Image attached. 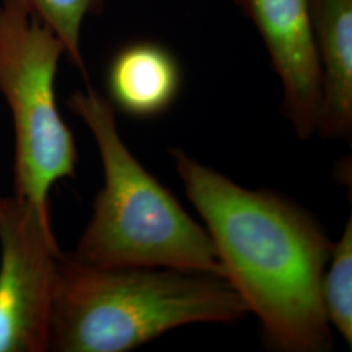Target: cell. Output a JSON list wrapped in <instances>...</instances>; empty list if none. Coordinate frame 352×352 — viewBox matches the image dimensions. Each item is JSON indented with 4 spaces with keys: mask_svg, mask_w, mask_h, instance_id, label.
I'll return each instance as SVG.
<instances>
[{
    "mask_svg": "<svg viewBox=\"0 0 352 352\" xmlns=\"http://www.w3.org/2000/svg\"><path fill=\"white\" fill-rule=\"evenodd\" d=\"M170 154L227 282L258 317L267 342L280 351L331 350L321 280L334 243L324 227L282 195L244 188L182 149Z\"/></svg>",
    "mask_w": 352,
    "mask_h": 352,
    "instance_id": "6da1fadb",
    "label": "cell"
},
{
    "mask_svg": "<svg viewBox=\"0 0 352 352\" xmlns=\"http://www.w3.org/2000/svg\"><path fill=\"white\" fill-rule=\"evenodd\" d=\"M321 67L322 103L317 132L351 142L352 0H309Z\"/></svg>",
    "mask_w": 352,
    "mask_h": 352,
    "instance_id": "52a82bcc",
    "label": "cell"
},
{
    "mask_svg": "<svg viewBox=\"0 0 352 352\" xmlns=\"http://www.w3.org/2000/svg\"><path fill=\"white\" fill-rule=\"evenodd\" d=\"M182 74L175 56L164 46L141 41L113 56L107 72L110 102L135 118H154L167 111L180 90Z\"/></svg>",
    "mask_w": 352,
    "mask_h": 352,
    "instance_id": "ba28073f",
    "label": "cell"
},
{
    "mask_svg": "<svg viewBox=\"0 0 352 352\" xmlns=\"http://www.w3.org/2000/svg\"><path fill=\"white\" fill-rule=\"evenodd\" d=\"M321 298L329 324L352 344V221L349 218L340 239L333 245L321 280Z\"/></svg>",
    "mask_w": 352,
    "mask_h": 352,
    "instance_id": "9c48e42d",
    "label": "cell"
},
{
    "mask_svg": "<svg viewBox=\"0 0 352 352\" xmlns=\"http://www.w3.org/2000/svg\"><path fill=\"white\" fill-rule=\"evenodd\" d=\"M68 106L93 135L104 180L74 257L101 267H168L225 278L208 230L128 149L110 100L88 88L74 93Z\"/></svg>",
    "mask_w": 352,
    "mask_h": 352,
    "instance_id": "3957f363",
    "label": "cell"
},
{
    "mask_svg": "<svg viewBox=\"0 0 352 352\" xmlns=\"http://www.w3.org/2000/svg\"><path fill=\"white\" fill-rule=\"evenodd\" d=\"M65 49L23 6H0V94L14 128V195L50 218L49 195L75 177L77 146L56 102L55 81Z\"/></svg>",
    "mask_w": 352,
    "mask_h": 352,
    "instance_id": "277c9868",
    "label": "cell"
},
{
    "mask_svg": "<svg viewBox=\"0 0 352 352\" xmlns=\"http://www.w3.org/2000/svg\"><path fill=\"white\" fill-rule=\"evenodd\" d=\"M258 29L283 88L282 110L300 140L318 128L322 82L309 0H236Z\"/></svg>",
    "mask_w": 352,
    "mask_h": 352,
    "instance_id": "8992f818",
    "label": "cell"
},
{
    "mask_svg": "<svg viewBox=\"0 0 352 352\" xmlns=\"http://www.w3.org/2000/svg\"><path fill=\"white\" fill-rule=\"evenodd\" d=\"M23 6L59 38L65 55L85 74L81 29L89 14L101 11L106 0H13Z\"/></svg>",
    "mask_w": 352,
    "mask_h": 352,
    "instance_id": "30bf717a",
    "label": "cell"
},
{
    "mask_svg": "<svg viewBox=\"0 0 352 352\" xmlns=\"http://www.w3.org/2000/svg\"><path fill=\"white\" fill-rule=\"evenodd\" d=\"M60 254L51 218L14 193L0 195V352L50 350Z\"/></svg>",
    "mask_w": 352,
    "mask_h": 352,
    "instance_id": "5b68a950",
    "label": "cell"
},
{
    "mask_svg": "<svg viewBox=\"0 0 352 352\" xmlns=\"http://www.w3.org/2000/svg\"><path fill=\"white\" fill-rule=\"evenodd\" d=\"M248 314L225 278L168 267H101L62 252L49 351H131L177 327L230 324Z\"/></svg>",
    "mask_w": 352,
    "mask_h": 352,
    "instance_id": "7a4b0ae2",
    "label": "cell"
}]
</instances>
